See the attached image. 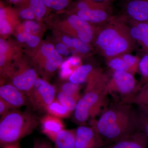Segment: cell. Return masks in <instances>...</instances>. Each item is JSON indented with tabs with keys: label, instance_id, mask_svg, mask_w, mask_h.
Instances as JSON below:
<instances>
[{
	"label": "cell",
	"instance_id": "d6a6232c",
	"mask_svg": "<svg viewBox=\"0 0 148 148\" xmlns=\"http://www.w3.org/2000/svg\"><path fill=\"white\" fill-rule=\"evenodd\" d=\"M40 42V38L38 36L29 34L25 43L29 47L34 48L39 45Z\"/></svg>",
	"mask_w": 148,
	"mask_h": 148
},
{
	"label": "cell",
	"instance_id": "f1b7e54d",
	"mask_svg": "<svg viewBox=\"0 0 148 148\" xmlns=\"http://www.w3.org/2000/svg\"><path fill=\"white\" fill-rule=\"evenodd\" d=\"M22 31L32 34L37 35L41 30V26L39 23L34 20H26L22 24Z\"/></svg>",
	"mask_w": 148,
	"mask_h": 148
},
{
	"label": "cell",
	"instance_id": "8fae6325",
	"mask_svg": "<svg viewBox=\"0 0 148 148\" xmlns=\"http://www.w3.org/2000/svg\"><path fill=\"white\" fill-rule=\"evenodd\" d=\"M119 16L124 20L148 21V0H120Z\"/></svg>",
	"mask_w": 148,
	"mask_h": 148
},
{
	"label": "cell",
	"instance_id": "7402d4cb",
	"mask_svg": "<svg viewBox=\"0 0 148 148\" xmlns=\"http://www.w3.org/2000/svg\"><path fill=\"white\" fill-rule=\"evenodd\" d=\"M138 131L145 135L148 141V107L138 106Z\"/></svg>",
	"mask_w": 148,
	"mask_h": 148
},
{
	"label": "cell",
	"instance_id": "e0dca14e",
	"mask_svg": "<svg viewBox=\"0 0 148 148\" xmlns=\"http://www.w3.org/2000/svg\"><path fill=\"white\" fill-rule=\"evenodd\" d=\"M17 13L8 8L1 5L0 8V32L2 36H7L13 30L12 18L16 17Z\"/></svg>",
	"mask_w": 148,
	"mask_h": 148
},
{
	"label": "cell",
	"instance_id": "1f68e13d",
	"mask_svg": "<svg viewBox=\"0 0 148 148\" xmlns=\"http://www.w3.org/2000/svg\"><path fill=\"white\" fill-rule=\"evenodd\" d=\"M60 68V76L61 78L64 79H69V77L75 70L67 60L63 62Z\"/></svg>",
	"mask_w": 148,
	"mask_h": 148
},
{
	"label": "cell",
	"instance_id": "74e56055",
	"mask_svg": "<svg viewBox=\"0 0 148 148\" xmlns=\"http://www.w3.org/2000/svg\"><path fill=\"white\" fill-rule=\"evenodd\" d=\"M11 3L14 4H18L26 2L27 0H8Z\"/></svg>",
	"mask_w": 148,
	"mask_h": 148
},
{
	"label": "cell",
	"instance_id": "cb8c5ba5",
	"mask_svg": "<svg viewBox=\"0 0 148 148\" xmlns=\"http://www.w3.org/2000/svg\"><path fill=\"white\" fill-rule=\"evenodd\" d=\"M130 104L148 107V83L142 86L131 100Z\"/></svg>",
	"mask_w": 148,
	"mask_h": 148
},
{
	"label": "cell",
	"instance_id": "9c48e42d",
	"mask_svg": "<svg viewBox=\"0 0 148 148\" xmlns=\"http://www.w3.org/2000/svg\"><path fill=\"white\" fill-rule=\"evenodd\" d=\"M63 23L64 26L61 30L66 34L92 45L97 26L89 24L76 14L71 13H69L65 22Z\"/></svg>",
	"mask_w": 148,
	"mask_h": 148
},
{
	"label": "cell",
	"instance_id": "d4e9b609",
	"mask_svg": "<svg viewBox=\"0 0 148 148\" xmlns=\"http://www.w3.org/2000/svg\"><path fill=\"white\" fill-rule=\"evenodd\" d=\"M28 5L34 13L36 18H42L47 12L48 8L43 0H27Z\"/></svg>",
	"mask_w": 148,
	"mask_h": 148
},
{
	"label": "cell",
	"instance_id": "e575fe53",
	"mask_svg": "<svg viewBox=\"0 0 148 148\" xmlns=\"http://www.w3.org/2000/svg\"><path fill=\"white\" fill-rule=\"evenodd\" d=\"M56 50L61 56H68L70 52V48L62 42H58L55 46Z\"/></svg>",
	"mask_w": 148,
	"mask_h": 148
},
{
	"label": "cell",
	"instance_id": "44dd1931",
	"mask_svg": "<svg viewBox=\"0 0 148 148\" xmlns=\"http://www.w3.org/2000/svg\"><path fill=\"white\" fill-rule=\"evenodd\" d=\"M81 95H71L58 91L56 99L72 112H74Z\"/></svg>",
	"mask_w": 148,
	"mask_h": 148
},
{
	"label": "cell",
	"instance_id": "4316f807",
	"mask_svg": "<svg viewBox=\"0 0 148 148\" xmlns=\"http://www.w3.org/2000/svg\"><path fill=\"white\" fill-rule=\"evenodd\" d=\"M121 56L125 62L131 73L135 75L136 73H138L140 57L132 55L131 53H124Z\"/></svg>",
	"mask_w": 148,
	"mask_h": 148
},
{
	"label": "cell",
	"instance_id": "836d02e7",
	"mask_svg": "<svg viewBox=\"0 0 148 148\" xmlns=\"http://www.w3.org/2000/svg\"><path fill=\"white\" fill-rule=\"evenodd\" d=\"M13 110L15 109H14L8 103L0 98V115L1 116L6 114Z\"/></svg>",
	"mask_w": 148,
	"mask_h": 148
},
{
	"label": "cell",
	"instance_id": "83f0119b",
	"mask_svg": "<svg viewBox=\"0 0 148 148\" xmlns=\"http://www.w3.org/2000/svg\"><path fill=\"white\" fill-rule=\"evenodd\" d=\"M48 8L56 11H61L70 6L73 0H43Z\"/></svg>",
	"mask_w": 148,
	"mask_h": 148
},
{
	"label": "cell",
	"instance_id": "277c9868",
	"mask_svg": "<svg viewBox=\"0 0 148 148\" xmlns=\"http://www.w3.org/2000/svg\"><path fill=\"white\" fill-rule=\"evenodd\" d=\"M40 125V119L29 110H12L1 116L0 143L2 147L18 143L29 136Z\"/></svg>",
	"mask_w": 148,
	"mask_h": 148
},
{
	"label": "cell",
	"instance_id": "ffe728a7",
	"mask_svg": "<svg viewBox=\"0 0 148 148\" xmlns=\"http://www.w3.org/2000/svg\"><path fill=\"white\" fill-rule=\"evenodd\" d=\"M46 112L62 119L69 117L72 112L56 99L47 107Z\"/></svg>",
	"mask_w": 148,
	"mask_h": 148
},
{
	"label": "cell",
	"instance_id": "ab89813d",
	"mask_svg": "<svg viewBox=\"0 0 148 148\" xmlns=\"http://www.w3.org/2000/svg\"><path fill=\"white\" fill-rule=\"evenodd\" d=\"M103 148H108V147H103Z\"/></svg>",
	"mask_w": 148,
	"mask_h": 148
},
{
	"label": "cell",
	"instance_id": "484cf974",
	"mask_svg": "<svg viewBox=\"0 0 148 148\" xmlns=\"http://www.w3.org/2000/svg\"><path fill=\"white\" fill-rule=\"evenodd\" d=\"M144 52L140 57L138 73L141 75L140 84L141 86L148 83V52Z\"/></svg>",
	"mask_w": 148,
	"mask_h": 148
},
{
	"label": "cell",
	"instance_id": "f35d334b",
	"mask_svg": "<svg viewBox=\"0 0 148 148\" xmlns=\"http://www.w3.org/2000/svg\"><path fill=\"white\" fill-rule=\"evenodd\" d=\"M92 1L97 3L109 2L113 3L115 0H92Z\"/></svg>",
	"mask_w": 148,
	"mask_h": 148
},
{
	"label": "cell",
	"instance_id": "4dcf8cb0",
	"mask_svg": "<svg viewBox=\"0 0 148 148\" xmlns=\"http://www.w3.org/2000/svg\"><path fill=\"white\" fill-rule=\"evenodd\" d=\"M17 13L18 16L26 21L33 20L36 18L34 13L27 3H25V5L21 7Z\"/></svg>",
	"mask_w": 148,
	"mask_h": 148
},
{
	"label": "cell",
	"instance_id": "5b68a950",
	"mask_svg": "<svg viewBox=\"0 0 148 148\" xmlns=\"http://www.w3.org/2000/svg\"><path fill=\"white\" fill-rule=\"evenodd\" d=\"M107 88L109 94H117L121 101L130 103L142 87L134 75L127 72H112Z\"/></svg>",
	"mask_w": 148,
	"mask_h": 148
},
{
	"label": "cell",
	"instance_id": "ac0fdd59",
	"mask_svg": "<svg viewBox=\"0 0 148 148\" xmlns=\"http://www.w3.org/2000/svg\"><path fill=\"white\" fill-rule=\"evenodd\" d=\"M76 129L62 130L58 132L54 143L56 148H75Z\"/></svg>",
	"mask_w": 148,
	"mask_h": 148
},
{
	"label": "cell",
	"instance_id": "6da1fadb",
	"mask_svg": "<svg viewBox=\"0 0 148 148\" xmlns=\"http://www.w3.org/2000/svg\"><path fill=\"white\" fill-rule=\"evenodd\" d=\"M90 125L106 144H113L138 131V111L121 101L106 109L98 120L92 119Z\"/></svg>",
	"mask_w": 148,
	"mask_h": 148
},
{
	"label": "cell",
	"instance_id": "30bf717a",
	"mask_svg": "<svg viewBox=\"0 0 148 148\" xmlns=\"http://www.w3.org/2000/svg\"><path fill=\"white\" fill-rule=\"evenodd\" d=\"M112 4V3L95 2L88 8L77 11L73 14L92 25L101 26L108 22L115 16Z\"/></svg>",
	"mask_w": 148,
	"mask_h": 148
},
{
	"label": "cell",
	"instance_id": "8d00e7d4",
	"mask_svg": "<svg viewBox=\"0 0 148 148\" xmlns=\"http://www.w3.org/2000/svg\"><path fill=\"white\" fill-rule=\"evenodd\" d=\"M3 148H19L18 143L15 144H11V145H7L3 147Z\"/></svg>",
	"mask_w": 148,
	"mask_h": 148
},
{
	"label": "cell",
	"instance_id": "60d3db41",
	"mask_svg": "<svg viewBox=\"0 0 148 148\" xmlns=\"http://www.w3.org/2000/svg\"><path fill=\"white\" fill-rule=\"evenodd\" d=\"M54 148H56L54 147Z\"/></svg>",
	"mask_w": 148,
	"mask_h": 148
},
{
	"label": "cell",
	"instance_id": "8992f818",
	"mask_svg": "<svg viewBox=\"0 0 148 148\" xmlns=\"http://www.w3.org/2000/svg\"><path fill=\"white\" fill-rule=\"evenodd\" d=\"M13 85L28 95L38 78V71L25 61H16L12 64L5 77Z\"/></svg>",
	"mask_w": 148,
	"mask_h": 148
},
{
	"label": "cell",
	"instance_id": "f546056e",
	"mask_svg": "<svg viewBox=\"0 0 148 148\" xmlns=\"http://www.w3.org/2000/svg\"><path fill=\"white\" fill-rule=\"evenodd\" d=\"M80 88V85L75 84L69 81L64 83L61 85L58 91L71 95H79Z\"/></svg>",
	"mask_w": 148,
	"mask_h": 148
},
{
	"label": "cell",
	"instance_id": "d6986e66",
	"mask_svg": "<svg viewBox=\"0 0 148 148\" xmlns=\"http://www.w3.org/2000/svg\"><path fill=\"white\" fill-rule=\"evenodd\" d=\"M96 67L90 64H82L73 72L69 77V81L80 85L86 82L90 74Z\"/></svg>",
	"mask_w": 148,
	"mask_h": 148
},
{
	"label": "cell",
	"instance_id": "7a4b0ae2",
	"mask_svg": "<svg viewBox=\"0 0 148 148\" xmlns=\"http://www.w3.org/2000/svg\"><path fill=\"white\" fill-rule=\"evenodd\" d=\"M92 45L95 51L107 59L131 53L136 43L127 24L118 15H115L106 24L97 26Z\"/></svg>",
	"mask_w": 148,
	"mask_h": 148
},
{
	"label": "cell",
	"instance_id": "2e32d148",
	"mask_svg": "<svg viewBox=\"0 0 148 148\" xmlns=\"http://www.w3.org/2000/svg\"><path fill=\"white\" fill-rule=\"evenodd\" d=\"M148 143L145 135L137 131L113 143L108 148H147Z\"/></svg>",
	"mask_w": 148,
	"mask_h": 148
},
{
	"label": "cell",
	"instance_id": "52a82bcc",
	"mask_svg": "<svg viewBox=\"0 0 148 148\" xmlns=\"http://www.w3.org/2000/svg\"><path fill=\"white\" fill-rule=\"evenodd\" d=\"M38 55L35 58L37 71L47 80L56 72L63 63L62 56L56 50L55 46L50 43H45L40 47Z\"/></svg>",
	"mask_w": 148,
	"mask_h": 148
},
{
	"label": "cell",
	"instance_id": "9a60e30c",
	"mask_svg": "<svg viewBox=\"0 0 148 148\" xmlns=\"http://www.w3.org/2000/svg\"><path fill=\"white\" fill-rule=\"evenodd\" d=\"M42 132L54 143L58 132L65 129L62 119L47 113L40 119Z\"/></svg>",
	"mask_w": 148,
	"mask_h": 148
},
{
	"label": "cell",
	"instance_id": "4fadbf2b",
	"mask_svg": "<svg viewBox=\"0 0 148 148\" xmlns=\"http://www.w3.org/2000/svg\"><path fill=\"white\" fill-rule=\"evenodd\" d=\"M0 98L14 109L20 108L29 105L27 95L10 84L2 83L0 87Z\"/></svg>",
	"mask_w": 148,
	"mask_h": 148
},
{
	"label": "cell",
	"instance_id": "603a6c76",
	"mask_svg": "<svg viewBox=\"0 0 148 148\" xmlns=\"http://www.w3.org/2000/svg\"><path fill=\"white\" fill-rule=\"evenodd\" d=\"M106 61L108 67L112 72H127L130 73L128 67L121 56L106 59Z\"/></svg>",
	"mask_w": 148,
	"mask_h": 148
},
{
	"label": "cell",
	"instance_id": "d590c367",
	"mask_svg": "<svg viewBox=\"0 0 148 148\" xmlns=\"http://www.w3.org/2000/svg\"><path fill=\"white\" fill-rule=\"evenodd\" d=\"M33 148H53L51 144L46 140H38L35 141Z\"/></svg>",
	"mask_w": 148,
	"mask_h": 148
},
{
	"label": "cell",
	"instance_id": "ba28073f",
	"mask_svg": "<svg viewBox=\"0 0 148 148\" xmlns=\"http://www.w3.org/2000/svg\"><path fill=\"white\" fill-rule=\"evenodd\" d=\"M55 86L43 78L38 77L27 97L29 104L35 110L45 112L47 107L56 98Z\"/></svg>",
	"mask_w": 148,
	"mask_h": 148
},
{
	"label": "cell",
	"instance_id": "3957f363",
	"mask_svg": "<svg viewBox=\"0 0 148 148\" xmlns=\"http://www.w3.org/2000/svg\"><path fill=\"white\" fill-rule=\"evenodd\" d=\"M108 79L103 69H94L86 82L84 93L74 110L75 122L84 125L88 120L94 119L99 114L109 94L107 88Z\"/></svg>",
	"mask_w": 148,
	"mask_h": 148
},
{
	"label": "cell",
	"instance_id": "5bb4252c",
	"mask_svg": "<svg viewBox=\"0 0 148 148\" xmlns=\"http://www.w3.org/2000/svg\"><path fill=\"white\" fill-rule=\"evenodd\" d=\"M123 20L129 27L130 35L135 42L141 46L143 52H148V21Z\"/></svg>",
	"mask_w": 148,
	"mask_h": 148
},
{
	"label": "cell",
	"instance_id": "7c38bea8",
	"mask_svg": "<svg viewBox=\"0 0 148 148\" xmlns=\"http://www.w3.org/2000/svg\"><path fill=\"white\" fill-rule=\"evenodd\" d=\"M76 129L75 148H103L107 144L92 126L80 125Z\"/></svg>",
	"mask_w": 148,
	"mask_h": 148
}]
</instances>
